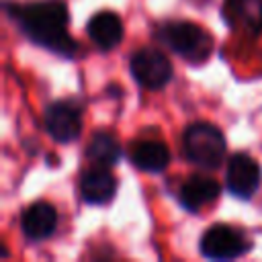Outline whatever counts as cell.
I'll list each match as a JSON object with an SVG mask.
<instances>
[{
  "label": "cell",
  "mask_w": 262,
  "mask_h": 262,
  "mask_svg": "<svg viewBox=\"0 0 262 262\" xmlns=\"http://www.w3.org/2000/svg\"><path fill=\"white\" fill-rule=\"evenodd\" d=\"M186 158L201 168H217L225 158V139L211 123H194L182 137Z\"/></svg>",
  "instance_id": "cell-2"
},
{
  "label": "cell",
  "mask_w": 262,
  "mask_h": 262,
  "mask_svg": "<svg viewBox=\"0 0 262 262\" xmlns=\"http://www.w3.org/2000/svg\"><path fill=\"white\" fill-rule=\"evenodd\" d=\"M45 127L55 141L59 143L74 141L82 129L80 113L70 102H53L45 113Z\"/></svg>",
  "instance_id": "cell-7"
},
{
  "label": "cell",
  "mask_w": 262,
  "mask_h": 262,
  "mask_svg": "<svg viewBox=\"0 0 262 262\" xmlns=\"http://www.w3.org/2000/svg\"><path fill=\"white\" fill-rule=\"evenodd\" d=\"M88 35L100 49H113L123 39V23L111 10L96 12L88 23Z\"/></svg>",
  "instance_id": "cell-10"
},
{
  "label": "cell",
  "mask_w": 262,
  "mask_h": 262,
  "mask_svg": "<svg viewBox=\"0 0 262 262\" xmlns=\"http://www.w3.org/2000/svg\"><path fill=\"white\" fill-rule=\"evenodd\" d=\"M131 74L139 86L147 90H158L170 80L172 66L162 51L145 47L131 57Z\"/></svg>",
  "instance_id": "cell-4"
},
{
  "label": "cell",
  "mask_w": 262,
  "mask_h": 262,
  "mask_svg": "<svg viewBox=\"0 0 262 262\" xmlns=\"http://www.w3.org/2000/svg\"><path fill=\"white\" fill-rule=\"evenodd\" d=\"M260 184V168L248 154H233L227 164V190L239 199H248Z\"/></svg>",
  "instance_id": "cell-6"
},
{
  "label": "cell",
  "mask_w": 262,
  "mask_h": 262,
  "mask_svg": "<svg viewBox=\"0 0 262 262\" xmlns=\"http://www.w3.org/2000/svg\"><path fill=\"white\" fill-rule=\"evenodd\" d=\"M219 194V184L207 176H190L180 188V203L188 211H199L201 207L213 203Z\"/></svg>",
  "instance_id": "cell-12"
},
{
  "label": "cell",
  "mask_w": 262,
  "mask_h": 262,
  "mask_svg": "<svg viewBox=\"0 0 262 262\" xmlns=\"http://www.w3.org/2000/svg\"><path fill=\"white\" fill-rule=\"evenodd\" d=\"M248 250V244L244 239V235L223 223L211 225L203 237H201V252L205 258L211 260H231L242 256Z\"/></svg>",
  "instance_id": "cell-5"
},
{
  "label": "cell",
  "mask_w": 262,
  "mask_h": 262,
  "mask_svg": "<svg viewBox=\"0 0 262 262\" xmlns=\"http://www.w3.org/2000/svg\"><path fill=\"white\" fill-rule=\"evenodd\" d=\"M115 188H117V182H115L113 174L100 164L88 168L80 178L82 199L86 203H92V205H100V203L111 201V196L115 194Z\"/></svg>",
  "instance_id": "cell-8"
},
{
  "label": "cell",
  "mask_w": 262,
  "mask_h": 262,
  "mask_svg": "<svg viewBox=\"0 0 262 262\" xmlns=\"http://www.w3.org/2000/svg\"><path fill=\"white\" fill-rule=\"evenodd\" d=\"M119 143L117 139L111 135V133H104V131H98L92 135V139L88 141V147H86V156L90 162L94 164H100V166H111L119 160Z\"/></svg>",
  "instance_id": "cell-14"
},
{
  "label": "cell",
  "mask_w": 262,
  "mask_h": 262,
  "mask_svg": "<svg viewBox=\"0 0 262 262\" xmlns=\"http://www.w3.org/2000/svg\"><path fill=\"white\" fill-rule=\"evenodd\" d=\"M57 223L55 209L49 203H33L31 207L25 209L20 225L27 237L31 239H45L53 233Z\"/></svg>",
  "instance_id": "cell-9"
},
{
  "label": "cell",
  "mask_w": 262,
  "mask_h": 262,
  "mask_svg": "<svg viewBox=\"0 0 262 262\" xmlns=\"http://www.w3.org/2000/svg\"><path fill=\"white\" fill-rule=\"evenodd\" d=\"M227 20L250 31L262 29V0H227Z\"/></svg>",
  "instance_id": "cell-13"
},
{
  "label": "cell",
  "mask_w": 262,
  "mask_h": 262,
  "mask_svg": "<svg viewBox=\"0 0 262 262\" xmlns=\"http://www.w3.org/2000/svg\"><path fill=\"white\" fill-rule=\"evenodd\" d=\"M16 18L35 43L49 47L51 51L72 55L76 43L68 35V8L59 0H43L29 4L25 8H16Z\"/></svg>",
  "instance_id": "cell-1"
},
{
  "label": "cell",
  "mask_w": 262,
  "mask_h": 262,
  "mask_svg": "<svg viewBox=\"0 0 262 262\" xmlns=\"http://www.w3.org/2000/svg\"><path fill=\"white\" fill-rule=\"evenodd\" d=\"M160 39L176 53L190 61H203L213 49V39L209 33L192 23H168L158 31Z\"/></svg>",
  "instance_id": "cell-3"
},
{
  "label": "cell",
  "mask_w": 262,
  "mask_h": 262,
  "mask_svg": "<svg viewBox=\"0 0 262 262\" xmlns=\"http://www.w3.org/2000/svg\"><path fill=\"white\" fill-rule=\"evenodd\" d=\"M133 164L145 172H162L170 162V151L162 141L156 139H141L131 145L129 151Z\"/></svg>",
  "instance_id": "cell-11"
}]
</instances>
